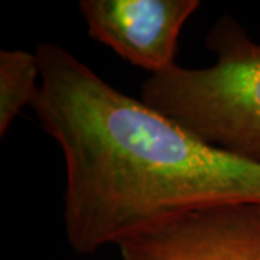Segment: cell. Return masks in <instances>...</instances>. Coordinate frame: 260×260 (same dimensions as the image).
Segmentation results:
<instances>
[{
    "label": "cell",
    "mask_w": 260,
    "mask_h": 260,
    "mask_svg": "<svg viewBox=\"0 0 260 260\" xmlns=\"http://www.w3.org/2000/svg\"><path fill=\"white\" fill-rule=\"evenodd\" d=\"M205 44L213 65L152 75L140 100L214 148L260 164V44L232 16L215 22Z\"/></svg>",
    "instance_id": "obj_2"
},
{
    "label": "cell",
    "mask_w": 260,
    "mask_h": 260,
    "mask_svg": "<svg viewBox=\"0 0 260 260\" xmlns=\"http://www.w3.org/2000/svg\"><path fill=\"white\" fill-rule=\"evenodd\" d=\"M88 35L152 75L174 68L178 39L198 0H81Z\"/></svg>",
    "instance_id": "obj_4"
},
{
    "label": "cell",
    "mask_w": 260,
    "mask_h": 260,
    "mask_svg": "<svg viewBox=\"0 0 260 260\" xmlns=\"http://www.w3.org/2000/svg\"><path fill=\"white\" fill-rule=\"evenodd\" d=\"M32 104L65 162V234L75 253L211 205L260 203V164L214 148L121 93L65 48L38 44Z\"/></svg>",
    "instance_id": "obj_1"
},
{
    "label": "cell",
    "mask_w": 260,
    "mask_h": 260,
    "mask_svg": "<svg viewBox=\"0 0 260 260\" xmlns=\"http://www.w3.org/2000/svg\"><path fill=\"white\" fill-rule=\"evenodd\" d=\"M41 78L35 52L12 49L0 52V136H3L20 112L37 99Z\"/></svg>",
    "instance_id": "obj_5"
},
{
    "label": "cell",
    "mask_w": 260,
    "mask_h": 260,
    "mask_svg": "<svg viewBox=\"0 0 260 260\" xmlns=\"http://www.w3.org/2000/svg\"><path fill=\"white\" fill-rule=\"evenodd\" d=\"M121 260H260V203L197 208L117 244Z\"/></svg>",
    "instance_id": "obj_3"
}]
</instances>
